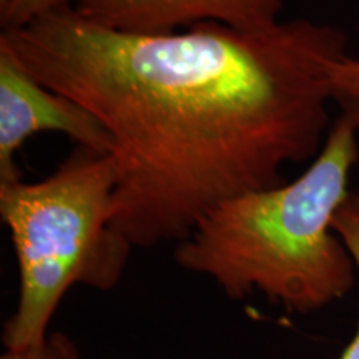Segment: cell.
<instances>
[{"instance_id": "6da1fadb", "label": "cell", "mask_w": 359, "mask_h": 359, "mask_svg": "<svg viewBox=\"0 0 359 359\" xmlns=\"http://www.w3.org/2000/svg\"><path fill=\"white\" fill-rule=\"evenodd\" d=\"M39 82L85 107L110 137L111 228L132 246L182 243L224 201L283 183L330 132L334 25L264 32L198 24L167 34L109 29L75 6L4 30Z\"/></svg>"}, {"instance_id": "7a4b0ae2", "label": "cell", "mask_w": 359, "mask_h": 359, "mask_svg": "<svg viewBox=\"0 0 359 359\" xmlns=\"http://www.w3.org/2000/svg\"><path fill=\"white\" fill-rule=\"evenodd\" d=\"M358 138L338 116L298 178L217 206L177 245L175 262L208 276L231 299L259 293L308 314L346 298L359 286L358 268L333 219L351 195Z\"/></svg>"}, {"instance_id": "3957f363", "label": "cell", "mask_w": 359, "mask_h": 359, "mask_svg": "<svg viewBox=\"0 0 359 359\" xmlns=\"http://www.w3.org/2000/svg\"><path fill=\"white\" fill-rule=\"evenodd\" d=\"M115 188L111 156L79 145L47 178L0 183V217L19 268V299L2 333L6 349L42 343L72 286L118 285L133 246L111 228Z\"/></svg>"}, {"instance_id": "277c9868", "label": "cell", "mask_w": 359, "mask_h": 359, "mask_svg": "<svg viewBox=\"0 0 359 359\" xmlns=\"http://www.w3.org/2000/svg\"><path fill=\"white\" fill-rule=\"evenodd\" d=\"M40 132L64 133L79 147L110 154V137L97 116L39 82L0 42V183L22 180L15 154Z\"/></svg>"}, {"instance_id": "5b68a950", "label": "cell", "mask_w": 359, "mask_h": 359, "mask_svg": "<svg viewBox=\"0 0 359 359\" xmlns=\"http://www.w3.org/2000/svg\"><path fill=\"white\" fill-rule=\"evenodd\" d=\"M95 24L133 34H167L198 24L264 32L280 24L283 0H77Z\"/></svg>"}, {"instance_id": "8992f818", "label": "cell", "mask_w": 359, "mask_h": 359, "mask_svg": "<svg viewBox=\"0 0 359 359\" xmlns=\"http://www.w3.org/2000/svg\"><path fill=\"white\" fill-rule=\"evenodd\" d=\"M331 100L339 109V116L349 120L359 135V50L354 55L348 53L333 67Z\"/></svg>"}, {"instance_id": "52a82bcc", "label": "cell", "mask_w": 359, "mask_h": 359, "mask_svg": "<svg viewBox=\"0 0 359 359\" xmlns=\"http://www.w3.org/2000/svg\"><path fill=\"white\" fill-rule=\"evenodd\" d=\"M333 228L356 263L359 278V193H351L333 219ZM359 288V286H358ZM341 359H359V323L353 339L344 349Z\"/></svg>"}, {"instance_id": "ba28073f", "label": "cell", "mask_w": 359, "mask_h": 359, "mask_svg": "<svg viewBox=\"0 0 359 359\" xmlns=\"http://www.w3.org/2000/svg\"><path fill=\"white\" fill-rule=\"evenodd\" d=\"M77 0H7L0 6V24L4 30L24 29L45 13L72 7Z\"/></svg>"}, {"instance_id": "9c48e42d", "label": "cell", "mask_w": 359, "mask_h": 359, "mask_svg": "<svg viewBox=\"0 0 359 359\" xmlns=\"http://www.w3.org/2000/svg\"><path fill=\"white\" fill-rule=\"evenodd\" d=\"M0 359H82V354L65 333H48L47 338L35 346L6 349Z\"/></svg>"}, {"instance_id": "30bf717a", "label": "cell", "mask_w": 359, "mask_h": 359, "mask_svg": "<svg viewBox=\"0 0 359 359\" xmlns=\"http://www.w3.org/2000/svg\"><path fill=\"white\" fill-rule=\"evenodd\" d=\"M7 2V0H0V6H2V4H6Z\"/></svg>"}]
</instances>
